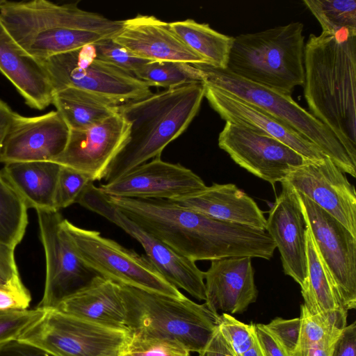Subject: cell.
<instances>
[{
  "instance_id": "1",
  "label": "cell",
  "mask_w": 356,
  "mask_h": 356,
  "mask_svg": "<svg viewBox=\"0 0 356 356\" xmlns=\"http://www.w3.org/2000/svg\"><path fill=\"white\" fill-rule=\"evenodd\" d=\"M304 95L356 164V29L310 34L304 49Z\"/></svg>"
},
{
  "instance_id": "2",
  "label": "cell",
  "mask_w": 356,
  "mask_h": 356,
  "mask_svg": "<svg viewBox=\"0 0 356 356\" xmlns=\"http://www.w3.org/2000/svg\"><path fill=\"white\" fill-rule=\"evenodd\" d=\"M0 19L15 43L40 62L113 38L123 28V20L86 11L76 3L47 0L6 1L0 8Z\"/></svg>"
},
{
  "instance_id": "3",
  "label": "cell",
  "mask_w": 356,
  "mask_h": 356,
  "mask_svg": "<svg viewBox=\"0 0 356 356\" xmlns=\"http://www.w3.org/2000/svg\"><path fill=\"white\" fill-rule=\"evenodd\" d=\"M204 93V83H193L120 106V113L130 124V134L106 171V184L161 156L164 148L188 128L197 114Z\"/></svg>"
},
{
  "instance_id": "4",
  "label": "cell",
  "mask_w": 356,
  "mask_h": 356,
  "mask_svg": "<svg viewBox=\"0 0 356 356\" xmlns=\"http://www.w3.org/2000/svg\"><path fill=\"white\" fill-rule=\"evenodd\" d=\"M132 337L177 341L200 354L218 324L220 314L185 296L174 297L126 284H118Z\"/></svg>"
},
{
  "instance_id": "5",
  "label": "cell",
  "mask_w": 356,
  "mask_h": 356,
  "mask_svg": "<svg viewBox=\"0 0 356 356\" xmlns=\"http://www.w3.org/2000/svg\"><path fill=\"white\" fill-rule=\"evenodd\" d=\"M303 24L291 22L234 38L227 70L241 79L291 95L305 81Z\"/></svg>"
},
{
  "instance_id": "6",
  "label": "cell",
  "mask_w": 356,
  "mask_h": 356,
  "mask_svg": "<svg viewBox=\"0 0 356 356\" xmlns=\"http://www.w3.org/2000/svg\"><path fill=\"white\" fill-rule=\"evenodd\" d=\"M108 197L125 216L177 254L195 262L215 260L226 242L223 221L173 201Z\"/></svg>"
},
{
  "instance_id": "7",
  "label": "cell",
  "mask_w": 356,
  "mask_h": 356,
  "mask_svg": "<svg viewBox=\"0 0 356 356\" xmlns=\"http://www.w3.org/2000/svg\"><path fill=\"white\" fill-rule=\"evenodd\" d=\"M191 65L200 70L204 84L227 92L285 124L317 146L343 172L356 177V164L338 139L291 95L241 79L227 70L206 63Z\"/></svg>"
},
{
  "instance_id": "8",
  "label": "cell",
  "mask_w": 356,
  "mask_h": 356,
  "mask_svg": "<svg viewBox=\"0 0 356 356\" xmlns=\"http://www.w3.org/2000/svg\"><path fill=\"white\" fill-rule=\"evenodd\" d=\"M62 225L81 259L102 278L174 297L184 296L162 276L145 255L66 219L63 220Z\"/></svg>"
},
{
  "instance_id": "9",
  "label": "cell",
  "mask_w": 356,
  "mask_h": 356,
  "mask_svg": "<svg viewBox=\"0 0 356 356\" xmlns=\"http://www.w3.org/2000/svg\"><path fill=\"white\" fill-rule=\"evenodd\" d=\"M91 44L42 61L54 92L67 87L76 88L119 106L152 94L151 86L133 74L97 59Z\"/></svg>"
},
{
  "instance_id": "10",
  "label": "cell",
  "mask_w": 356,
  "mask_h": 356,
  "mask_svg": "<svg viewBox=\"0 0 356 356\" xmlns=\"http://www.w3.org/2000/svg\"><path fill=\"white\" fill-rule=\"evenodd\" d=\"M131 335L63 313L45 309L19 338L55 356H121Z\"/></svg>"
},
{
  "instance_id": "11",
  "label": "cell",
  "mask_w": 356,
  "mask_h": 356,
  "mask_svg": "<svg viewBox=\"0 0 356 356\" xmlns=\"http://www.w3.org/2000/svg\"><path fill=\"white\" fill-rule=\"evenodd\" d=\"M76 203L105 218L135 238L143 248L147 259L169 283L199 300H205L204 272L195 261L179 255L125 216L100 187L90 182Z\"/></svg>"
},
{
  "instance_id": "12",
  "label": "cell",
  "mask_w": 356,
  "mask_h": 356,
  "mask_svg": "<svg viewBox=\"0 0 356 356\" xmlns=\"http://www.w3.org/2000/svg\"><path fill=\"white\" fill-rule=\"evenodd\" d=\"M40 238L46 258V279L37 307L56 309L65 300L102 277L81 259L62 225L58 211L38 210Z\"/></svg>"
},
{
  "instance_id": "13",
  "label": "cell",
  "mask_w": 356,
  "mask_h": 356,
  "mask_svg": "<svg viewBox=\"0 0 356 356\" xmlns=\"http://www.w3.org/2000/svg\"><path fill=\"white\" fill-rule=\"evenodd\" d=\"M218 146L239 166L272 186L308 160L274 138L230 122L219 134Z\"/></svg>"
},
{
  "instance_id": "14",
  "label": "cell",
  "mask_w": 356,
  "mask_h": 356,
  "mask_svg": "<svg viewBox=\"0 0 356 356\" xmlns=\"http://www.w3.org/2000/svg\"><path fill=\"white\" fill-rule=\"evenodd\" d=\"M302 210L346 310L356 307V237L330 213L300 193Z\"/></svg>"
},
{
  "instance_id": "15",
  "label": "cell",
  "mask_w": 356,
  "mask_h": 356,
  "mask_svg": "<svg viewBox=\"0 0 356 356\" xmlns=\"http://www.w3.org/2000/svg\"><path fill=\"white\" fill-rule=\"evenodd\" d=\"M130 124L120 113L83 129H70L64 151L52 162L86 175L93 182L106 171L129 140Z\"/></svg>"
},
{
  "instance_id": "16",
  "label": "cell",
  "mask_w": 356,
  "mask_h": 356,
  "mask_svg": "<svg viewBox=\"0 0 356 356\" xmlns=\"http://www.w3.org/2000/svg\"><path fill=\"white\" fill-rule=\"evenodd\" d=\"M200 177L180 163L156 157L131 169L100 188L113 197L172 200L206 187Z\"/></svg>"
},
{
  "instance_id": "17",
  "label": "cell",
  "mask_w": 356,
  "mask_h": 356,
  "mask_svg": "<svg viewBox=\"0 0 356 356\" xmlns=\"http://www.w3.org/2000/svg\"><path fill=\"white\" fill-rule=\"evenodd\" d=\"M339 221L356 237V192L346 176L327 156L307 160L284 179Z\"/></svg>"
},
{
  "instance_id": "18",
  "label": "cell",
  "mask_w": 356,
  "mask_h": 356,
  "mask_svg": "<svg viewBox=\"0 0 356 356\" xmlns=\"http://www.w3.org/2000/svg\"><path fill=\"white\" fill-rule=\"evenodd\" d=\"M269 211L266 231L280 253L283 270L302 287L307 277V222L297 191L285 180Z\"/></svg>"
},
{
  "instance_id": "19",
  "label": "cell",
  "mask_w": 356,
  "mask_h": 356,
  "mask_svg": "<svg viewBox=\"0 0 356 356\" xmlns=\"http://www.w3.org/2000/svg\"><path fill=\"white\" fill-rule=\"evenodd\" d=\"M70 128L57 111L26 117L17 114L0 153L5 164L52 161L65 149Z\"/></svg>"
},
{
  "instance_id": "20",
  "label": "cell",
  "mask_w": 356,
  "mask_h": 356,
  "mask_svg": "<svg viewBox=\"0 0 356 356\" xmlns=\"http://www.w3.org/2000/svg\"><path fill=\"white\" fill-rule=\"evenodd\" d=\"M113 40L147 60L207 64L172 31L169 23L153 15H138L123 20L122 29Z\"/></svg>"
},
{
  "instance_id": "21",
  "label": "cell",
  "mask_w": 356,
  "mask_h": 356,
  "mask_svg": "<svg viewBox=\"0 0 356 356\" xmlns=\"http://www.w3.org/2000/svg\"><path fill=\"white\" fill-rule=\"evenodd\" d=\"M250 257L211 261L204 272L205 305L212 312L228 314L244 312L254 302L258 291Z\"/></svg>"
},
{
  "instance_id": "22",
  "label": "cell",
  "mask_w": 356,
  "mask_h": 356,
  "mask_svg": "<svg viewBox=\"0 0 356 356\" xmlns=\"http://www.w3.org/2000/svg\"><path fill=\"white\" fill-rule=\"evenodd\" d=\"M204 88V97L226 122L274 138L306 159L317 161L325 156L309 140L260 109L219 88L207 84Z\"/></svg>"
},
{
  "instance_id": "23",
  "label": "cell",
  "mask_w": 356,
  "mask_h": 356,
  "mask_svg": "<svg viewBox=\"0 0 356 356\" xmlns=\"http://www.w3.org/2000/svg\"><path fill=\"white\" fill-rule=\"evenodd\" d=\"M0 73L14 86L30 108L43 110L52 104L54 90L42 63L15 43L1 19Z\"/></svg>"
},
{
  "instance_id": "24",
  "label": "cell",
  "mask_w": 356,
  "mask_h": 356,
  "mask_svg": "<svg viewBox=\"0 0 356 356\" xmlns=\"http://www.w3.org/2000/svg\"><path fill=\"white\" fill-rule=\"evenodd\" d=\"M171 201L220 220L266 230L264 212L234 184L213 183L198 192Z\"/></svg>"
},
{
  "instance_id": "25",
  "label": "cell",
  "mask_w": 356,
  "mask_h": 356,
  "mask_svg": "<svg viewBox=\"0 0 356 356\" xmlns=\"http://www.w3.org/2000/svg\"><path fill=\"white\" fill-rule=\"evenodd\" d=\"M56 309L100 325L127 330L120 286L102 277L63 301Z\"/></svg>"
},
{
  "instance_id": "26",
  "label": "cell",
  "mask_w": 356,
  "mask_h": 356,
  "mask_svg": "<svg viewBox=\"0 0 356 356\" xmlns=\"http://www.w3.org/2000/svg\"><path fill=\"white\" fill-rule=\"evenodd\" d=\"M60 167L52 161L15 162L5 164L1 172L27 209L55 210L54 195Z\"/></svg>"
},
{
  "instance_id": "27",
  "label": "cell",
  "mask_w": 356,
  "mask_h": 356,
  "mask_svg": "<svg viewBox=\"0 0 356 356\" xmlns=\"http://www.w3.org/2000/svg\"><path fill=\"white\" fill-rule=\"evenodd\" d=\"M306 242L307 277L305 284L301 287L304 299L303 306L312 315H325L339 311H347L343 307L336 283L320 254L308 224Z\"/></svg>"
},
{
  "instance_id": "28",
  "label": "cell",
  "mask_w": 356,
  "mask_h": 356,
  "mask_svg": "<svg viewBox=\"0 0 356 356\" xmlns=\"http://www.w3.org/2000/svg\"><path fill=\"white\" fill-rule=\"evenodd\" d=\"M52 104L70 129H83L119 112L120 106L101 96L73 87L56 90Z\"/></svg>"
},
{
  "instance_id": "29",
  "label": "cell",
  "mask_w": 356,
  "mask_h": 356,
  "mask_svg": "<svg viewBox=\"0 0 356 356\" xmlns=\"http://www.w3.org/2000/svg\"><path fill=\"white\" fill-rule=\"evenodd\" d=\"M346 311L312 315L301 307V328L291 356H331L334 345L346 326Z\"/></svg>"
},
{
  "instance_id": "30",
  "label": "cell",
  "mask_w": 356,
  "mask_h": 356,
  "mask_svg": "<svg viewBox=\"0 0 356 356\" xmlns=\"http://www.w3.org/2000/svg\"><path fill=\"white\" fill-rule=\"evenodd\" d=\"M172 31L192 51L213 67L227 70L234 38L192 19L169 23Z\"/></svg>"
},
{
  "instance_id": "31",
  "label": "cell",
  "mask_w": 356,
  "mask_h": 356,
  "mask_svg": "<svg viewBox=\"0 0 356 356\" xmlns=\"http://www.w3.org/2000/svg\"><path fill=\"white\" fill-rule=\"evenodd\" d=\"M27 207L0 172V244L15 249L28 225Z\"/></svg>"
},
{
  "instance_id": "32",
  "label": "cell",
  "mask_w": 356,
  "mask_h": 356,
  "mask_svg": "<svg viewBox=\"0 0 356 356\" xmlns=\"http://www.w3.org/2000/svg\"><path fill=\"white\" fill-rule=\"evenodd\" d=\"M134 75L149 86L166 89L203 83L199 69L179 61H149L134 72Z\"/></svg>"
},
{
  "instance_id": "33",
  "label": "cell",
  "mask_w": 356,
  "mask_h": 356,
  "mask_svg": "<svg viewBox=\"0 0 356 356\" xmlns=\"http://www.w3.org/2000/svg\"><path fill=\"white\" fill-rule=\"evenodd\" d=\"M321 26L322 31L356 29L355 0H304Z\"/></svg>"
},
{
  "instance_id": "34",
  "label": "cell",
  "mask_w": 356,
  "mask_h": 356,
  "mask_svg": "<svg viewBox=\"0 0 356 356\" xmlns=\"http://www.w3.org/2000/svg\"><path fill=\"white\" fill-rule=\"evenodd\" d=\"M218 330L236 356H243L254 343V324H245L230 314H220Z\"/></svg>"
},
{
  "instance_id": "35",
  "label": "cell",
  "mask_w": 356,
  "mask_h": 356,
  "mask_svg": "<svg viewBox=\"0 0 356 356\" xmlns=\"http://www.w3.org/2000/svg\"><path fill=\"white\" fill-rule=\"evenodd\" d=\"M94 56L104 63L131 73L149 61L138 58L120 44L113 38H106L91 44Z\"/></svg>"
},
{
  "instance_id": "36",
  "label": "cell",
  "mask_w": 356,
  "mask_h": 356,
  "mask_svg": "<svg viewBox=\"0 0 356 356\" xmlns=\"http://www.w3.org/2000/svg\"><path fill=\"white\" fill-rule=\"evenodd\" d=\"M45 309H0V345L18 338L40 319Z\"/></svg>"
},
{
  "instance_id": "37",
  "label": "cell",
  "mask_w": 356,
  "mask_h": 356,
  "mask_svg": "<svg viewBox=\"0 0 356 356\" xmlns=\"http://www.w3.org/2000/svg\"><path fill=\"white\" fill-rule=\"evenodd\" d=\"M91 181L86 175L61 165L54 195L55 210L59 211L76 203L81 193Z\"/></svg>"
},
{
  "instance_id": "38",
  "label": "cell",
  "mask_w": 356,
  "mask_h": 356,
  "mask_svg": "<svg viewBox=\"0 0 356 356\" xmlns=\"http://www.w3.org/2000/svg\"><path fill=\"white\" fill-rule=\"evenodd\" d=\"M121 356H191L181 343L168 339L132 337Z\"/></svg>"
},
{
  "instance_id": "39",
  "label": "cell",
  "mask_w": 356,
  "mask_h": 356,
  "mask_svg": "<svg viewBox=\"0 0 356 356\" xmlns=\"http://www.w3.org/2000/svg\"><path fill=\"white\" fill-rule=\"evenodd\" d=\"M265 326L291 356L300 337V317L291 319L277 317Z\"/></svg>"
},
{
  "instance_id": "40",
  "label": "cell",
  "mask_w": 356,
  "mask_h": 356,
  "mask_svg": "<svg viewBox=\"0 0 356 356\" xmlns=\"http://www.w3.org/2000/svg\"><path fill=\"white\" fill-rule=\"evenodd\" d=\"M14 251L15 249L0 244V285L23 287Z\"/></svg>"
},
{
  "instance_id": "41",
  "label": "cell",
  "mask_w": 356,
  "mask_h": 356,
  "mask_svg": "<svg viewBox=\"0 0 356 356\" xmlns=\"http://www.w3.org/2000/svg\"><path fill=\"white\" fill-rule=\"evenodd\" d=\"M31 296L25 287L0 285V309H26Z\"/></svg>"
},
{
  "instance_id": "42",
  "label": "cell",
  "mask_w": 356,
  "mask_h": 356,
  "mask_svg": "<svg viewBox=\"0 0 356 356\" xmlns=\"http://www.w3.org/2000/svg\"><path fill=\"white\" fill-rule=\"evenodd\" d=\"M254 330L264 356H291L264 324H254Z\"/></svg>"
},
{
  "instance_id": "43",
  "label": "cell",
  "mask_w": 356,
  "mask_h": 356,
  "mask_svg": "<svg viewBox=\"0 0 356 356\" xmlns=\"http://www.w3.org/2000/svg\"><path fill=\"white\" fill-rule=\"evenodd\" d=\"M0 356H55L47 350L19 339L0 345Z\"/></svg>"
},
{
  "instance_id": "44",
  "label": "cell",
  "mask_w": 356,
  "mask_h": 356,
  "mask_svg": "<svg viewBox=\"0 0 356 356\" xmlns=\"http://www.w3.org/2000/svg\"><path fill=\"white\" fill-rule=\"evenodd\" d=\"M331 356H356V323L346 325L337 339Z\"/></svg>"
},
{
  "instance_id": "45",
  "label": "cell",
  "mask_w": 356,
  "mask_h": 356,
  "mask_svg": "<svg viewBox=\"0 0 356 356\" xmlns=\"http://www.w3.org/2000/svg\"><path fill=\"white\" fill-rule=\"evenodd\" d=\"M17 114L7 103L0 99V153Z\"/></svg>"
},
{
  "instance_id": "46",
  "label": "cell",
  "mask_w": 356,
  "mask_h": 356,
  "mask_svg": "<svg viewBox=\"0 0 356 356\" xmlns=\"http://www.w3.org/2000/svg\"><path fill=\"white\" fill-rule=\"evenodd\" d=\"M198 356H236L227 346L218 329L206 348Z\"/></svg>"
},
{
  "instance_id": "47",
  "label": "cell",
  "mask_w": 356,
  "mask_h": 356,
  "mask_svg": "<svg viewBox=\"0 0 356 356\" xmlns=\"http://www.w3.org/2000/svg\"><path fill=\"white\" fill-rule=\"evenodd\" d=\"M243 356H264L256 336L254 343L252 347L248 351H247Z\"/></svg>"
},
{
  "instance_id": "48",
  "label": "cell",
  "mask_w": 356,
  "mask_h": 356,
  "mask_svg": "<svg viewBox=\"0 0 356 356\" xmlns=\"http://www.w3.org/2000/svg\"><path fill=\"white\" fill-rule=\"evenodd\" d=\"M6 0H0V8L6 3Z\"/></svg>"
}]
</instances>
